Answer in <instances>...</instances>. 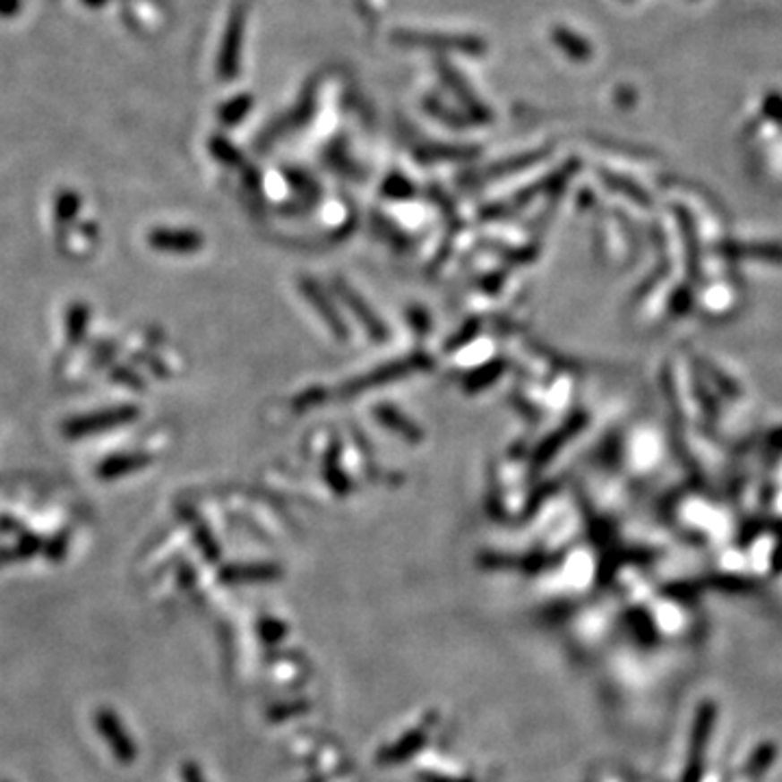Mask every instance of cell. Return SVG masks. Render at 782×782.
<instances>
[{
	"label": "cell",
	"mask_w": 782,
	"mask_h": 782,
	"mask_svg": "<svg viewBox=\"0 0 782 782\" xmlns=\"http://www.w3.org/2000/svg\"><path fill=\"white\" fill-rule=\"evenodd\" d=\"M135 465H137V459L133 457H111L99 465V477L116 478L120 477V474L129 472V468H135Z\"/></svg>",
	"instance_id": "5b68a950"
},
{
	"label": "cell",
	"mask_w": 782,
	"mask_h": 782,
	"mask_svg": "<svg viewBox=\"0 0 782 782\" xmlns=\"http://www.w3.org/2000/svg\"><path fill=\"white\" fill-rule=\"evenodd\" d=\"M131 416L133 413L126 411V408H111V411H100V413H94V416H81L65 424L64 433L65 437L81 439L91 433L107 431V428H114L117 424L129 422Z\"/></svg>",
	"instance_id": "6da1fadb"
},
{
	"label": "cell",
	"mask_w": 782,
	"mask_h": 782,
	"mask_svg": "<svg viewBox=\"0 0 782 782\" xmlns=\"http://www.w3.org/2000/svg\"><path fill=\"white\" fill-rule=\"evenodd\" d=\"M87 322H90V311L83 305H73L68 309V318H65V333L68 339L76 344V341L83 339L87 331Z\"/></svg>",
	"instance_id": "277c9868"
},
{
	"label": "cell",
	"mask_w": 782,
	"mask_h": 782,
	"mask_svg": "<svg viewBox=\"0 0 782 782\" xmlns=\"http://www.w3.org/2000/svg\"><path fill=\"white\" fill-rule=\"evenodd\" d=\"M393 35H396V38H393L396 42L428 46V48H457V50H463V53H472V55H478L480 50L485 48V44L474 38H437V35L407 33V30H400V33H393Z\"/></svg>",
	"instance_id": "7a4b0ae2"
},
{
	"label": "cell",
	"mask_w": 782,
	"mask_h": 782,
	"mask_svg": "<svg viewBox=\"0 0 782 782\" xmlns=\"http://www.w3.org/2000/svg\"><path fill=\"white\" fill-rule=\"evenodd\" d=\"M242 24H244V15L237 9V12L233 13L231 24H228L222 61H219V73H222V76H227V79H231V76H235V73H237V48H239V39H242Z\"/></svg>",
	"instance_id": "3957f363"
},
{
	"label": "cell",
	"mask_w": 782,
	"mask_h": 782,
	"mask_svg": "<svg viewBox=\"0 0 782 782\" xmlns=\"http://www.w3.org/2000/svg\"><path fill=\"white\" fill-rule=\"evenodd\" d=\"M79 211V198L74 193H64L57 202V218L61 222H70Z\"/></svg>",
	"instance_id": "8992f818"
}]
</instances>
